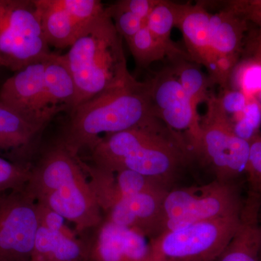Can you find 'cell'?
<instances>
[{
  "label": "cell",
  "mask_w": 261,
  "mask_h": 261,
  "mask_svg": "<svg viewBox=\"0 0 261 261\" xmlns=\"http://www.w3.org/2000/svg\"><path fill=\"white\" fill-rule=\"evenodd\" d=\"M89 151L94 167L113 173L136 171L171 189L195 160L185 141L161 121L106 136Z\"/></svg>",
  "instance_id": "obj_1"
},
{
  "label": "cell",
  "mask_w": 261,
  "mask_h": 261,
  "mask_svg": "<svg viewBox=\"0 0 261 261\" xmlns=\"http://www.w3.org/2000/svg\"><path fill=\"white\" fill-rule=\"evenodd\" d=\"M80 156L57 143L30 164L27 190L38 203L75 225L80 235L102 222V211Z\"/></svg>",
  "instance_id": "obj_2"
},
{
  "label": "cell",
  "mask_w": 261,
  "mask_h": 261,
  "mask_svg": "<svg viewBox=\"0 0 261 261\" xmlns=\"http://www.w3.org/2000/svg\"><path fill=\"white\" fill-rule=\"evenodd\" d=\"M158 121L160 120L152 111L147 82L135 80L73 108L58 143L79 155L106 136Z\"/></svg>",
  "instance_id": "obj_3"
},
{
  "label": "cell",
  "mask_w": 261,
  "mask_h": 261,
  "mask_svg": "<svg viewBox=\"0 0 261 261\" xmlns=\"http://www.w3.org/2000/svg\"><path fill=\"white\" fill-rule=\"evenodd\" d=\"M123 39L105 10L63 55L75 87V106L135 80L127 68Z\"/></svg>",
  "instance_id": "obj_4"
},
{
  "label": "cell",
  "mask_w": 261,
  "mask_h": 261,
  "mask_svg": "<svg viewBox=\"0 0 261 261\" xmlns=\"http://www.w3.org/2000/svg\"><path fill=\"white\" fill-rule=\"evenodd\" d=\"M243 203L238 182L215 178L205 185L173 187L163 202L161 233L202 221L238 216L241 214Z\"/></svg>",
  "instance_id": "obj_5"
},
{
  "label": "cell",
  "mask_w": 261,
  "mask_h": 261,
  "mask_svg": "<svg viewBox=\"0 0 261 261\" xmlns=\"http://www.w3.org/2000/svg\"><path fill=\"white\" fill-rule=\"evenodd\" d=\"M82 166L89 175L103 219L135 230L148 240L162 232L163 202L168 192L119 195L113 188L112 173L85 162Z\"/></svg>",
  "instance_id": "obj_6"
},
{
  "label": "cell",
  "mask_w": 261,
  "mask_h": 261,
  "mask_svg": "<svg viewBox=\"0 0 261 261\" xmlns=\"http://www.w3.org/2000/svg\"><path fill=\"white\" fill-rule=\"evenodd\" d=\"M240 216L202 221L164 231L149 240L147 261H214L232 239Z\"/></svg>",
  "instance_id": "obj_7"
},
{
  "label": "cell",
  "mask_w": 261,
  "mask_h": 261,
  "mask_svg": "<svg viewBox=\"0 0 261 261\" xmlns=\"http://www.w3.org/2000/svg\"><path fill=\"white\" fill-rule=\"evenodd\" d=\"M206 104L207 112L200 119V145L196 160L209 166L216 179L238 182L242 175H245L250 142L235 134L219 97L211 95Z\"/></svg>",
  "instance_id": "obj_8"
},
{
  "label": "cell",
  "mask_w": 261,
  "mask_h": 261,
  "mask_svg": "<svg viewBox=\"0 0 261 261\" xmlns=\"http://www.w3.org/2000/svg\"><path fill=\"white\" fill-rule=\"evenodd\" d=\"M34 0H0V59L13 72L51 54Z\"/></svg>",
  "instance_id": "obj_9"
},
{
  "label": "cell",
  "mask_w": 261,
  "mask_h": 261,
  "mask_svg": "<svg viewBox=\"0 0 261 261\" xmlns=\"http://www.w3.org/2000/svg\"><path fill=\"white\" fill-rule=\"evenodd\" d=\"M39 208L27 187L0 192V261H31Z\"/></svg>",
  "instance_id": "obj_10"
},
{
  "label": "cell",
  "mask_w": 261,
  "mask_h": 261,
  "mask_svg": "<svg viewBox=\"0 0 261 261\" xmlns=\"http://www.w3.org/2000/svg\"><path fill=\"white\" fill-rule=\"evenodd\" d=\"M147 84L154 116L185 141L196 160L200 145L201 118L172 67L159 72Z\"/></svg>",
  "instance_id": "obj_11"
},
{
  "label": "cell",
  "mask_w": 261,
  "mask_h": 261,
  "mask_svg": "<svg viewBox=\"0 0 261 261\" xmlns=\"http://www.w3.org/2000/svg\"><path fill=\"white\" fill-rule=\"evenodd\" d=\"M49 56L15 72L0 88V104L42 129L54 118L44 106V71Z\"/></svg>",
  "instance_id": "obj_12"
},
{
  "label": "cell",
  "mask_w": 261,
  "mask_h": 261,
  "mask_svg": "<svg viewBox=\"0 0 261 261\" xmlns=\"http://www.w3.org/2000/svg\"><path fill=\"white\" fill-rule=\"evenodd\" d=\"M81 236L87 245L88 261L148 260L147 238L107 220Z\"/></svg>",
  "instance_id": "obj_13"
},
{
  "label": "cell",
  "mask_w": 261,
  "mask_h": 261,
  "mask_svg": "<svg viewBox=\"0 0 261 261\" xmlns=\"http://www.w3.org/2000/svg\"><path fill=\"white\" fill-rule=\"evenodd\" d=\"M247 23L226 6L217 13H211V44L217 58L219 84L224 89H228L233 70L244 54Z\"/></svg>",
  "instance_id": "obj_14"
},
{
  "label": "cell",
  "mask_w": 261,
  "mask_h": 261,
  "mask_svg": "<svg viewBox=\"0 0 261 261\" xmlns=\"http://www.w3.org/2000/svg\"><path fill=\"white\" fill-rule=\"evenodd\" d=\"M210 16L204 3L180 4L176 27L182 33L191 61L203 65L212 83L219 84L217 58L211 41Z\"/></svg>",
  "instance_id": "obj_15"
},
{
  "label": "cell",
  "mask_w": 261,
  "mask_h": 261,
  "mask_svg": "<svg viewBox=\"0 0 261 261\" xmlns=\"http://www.w3.org/2000/svg\"><path fill=\"white\" fill-rule=\"evenodd\" d=\"M260 204L261 196L247 194L238 229L224 251L214 261H260Z\"/></svg>",
  "instance_id": "obj_16"
},
{
  "label": "cell",
  "mask_w": 261,
  "mask_h": 261,
  "mask_svg": "<svg viewBox=\"0 0 261 261\" xmlns=\"http://www.w3.org/2000/svg\"><path fill=\"white\" fill-rule=\"evenodd\" d=\"M44 37L49 47L69 48L89 25L75 18L61 0H34Z\"/></svg>",
  "instance_id": "obj_17"
},
{
  "label": "cell",
  "mask_w": 261,
  "mask_h": 261,
  "mask_svg": "<svg viewBox=\"0 0 261 261\" xmlns=\"http://www.w3.org/2000/svg\"><path fill=\"white\" fill-rule=\"evenodd\" d=\"M77 91L64 56L51 53L44 71V106L51 116L75 108Z\"/></svg>",
  "instance_id": "obj_18"
},
{
  "label": "cell",
  "mask_w": 261,
  "mask_h": 261,
  "mask_svg": "<svg viewBox=\"0 0 261 261\" xmlns=\"http://www.w3.org/2000/svg\"><path fill=\"white\" fill-rule=\"evenodd\" d=\"M31 261H88L82 238L39 226Z\"/></svg>",
  "instance_id": "obj_19"
},
{
  "label": "cell",
  "mask_w": 261,
  "mask_h": 261,
  "mask_svg": "<svg viewBox=\"0 0 261 261\" xmlns=\"http://www.w3.org/2000/svg\"><path fill=\"white\" fill-rule=\"evenodd\" d=\"M42 130L40 127L0 104V149L27 148Z\"/></svg>",
  "instance_id": "obj_20"
},
{
  "label": "cell",
  "mask_w": 261,
  "mask_h": 261,
  "mask_svg": "<svg viewBox=\"0 0 261 261\" xmlns=\"http://www.w3.org/2000/svg\"><path fill=\"white\" fill-rule=\"evenodd\" d=\"M179 9L178 3L159 0L151 12L146 25L152 36L167 47L173 61L178 59L192 61L187 53L179 49L171 39V31L177 23Z\"/></svg>",
  "instance_id": "obj_21"
},
{
  "label": "cell",
  "mask_w": 261,
  "mask_h": 261,
  "mask_svg": "<svg viewBox=\"0 0 261 261\" xmlns=\"http://www.w3.org/2000/svg\"><path fill=\"white\" fill-rule=\"evenodd\" d=\"M173 62L171 67L173 71L190 98L192 107L197 112L201 103L207 102L212 95L209 93V87L212 82L204 74L200 67H197V63L186 59H178Z\"/></svg>",
  "instance_id": "obj_22"
},
{
  "label": "cell",
  "mask_w": 261,
  "mask_h": 261,
  "mask_svg": "<svg viewBox=\"0 0 261 261\" xmlns=\"http://www.w3.org/2000/svg\"><path fill=\"white\" fill-rule=\"evenodd\" d=\"M111 183L115 191L121 195L161 193L171 190L160 180L130 170L113 173Z\"/></svg>",
  "instance_id": "obj_23"
},
{
  "label": "cell",
  "mask_w": 261,
  "mask_h": 261,
  "mask_svg": "<svg viewBox=\"0 0 261 261\" xmlns=\"http://www.w3.org/2000/svg\"><path fill=\"white\" fill-rule=\"evenodd\" d=\"M126 43L136 62L140 66H149L166 57L172 60V56L167 47L152 36L147 25H144Z\"/></svg>",
  "instance_id": "obj_24"
},
{
  "label": "cell",
  "mask_w": 261,
  "mask_h": 261,
  "mask_svg": "<svg viewBox=\"0 0 261 261\" xmlns=\"http://www.w3.org/2000/svg\"><path fill=\"white\" fill-rule=\"evenodd\" d=\"M231 84L234 90L257 99L261 94V65L248 57L240 61L233 70Z\"/></svg>",
  "instance_id": "obj_25"
},
{
  "label": "cell",
  "mask_w": 261,
  "mask_h": 261,
  "mask_svg": "<svg viewBox=\"0 0 261 261\" xmlns=\"http://www.w3.org/2000/svg\"><path fill=\"white\" fill-rule=\"evenodd\" d=\"M231 121L235 134L250 142L260 132L261 105L259 101L256 98H249L243 112Z\"/></svg>",
  "instance_id": "obj_26"
},
{
  "label": "cell",
  "mask_w": 261,
  "mask_h": 261,
  "mask_svg": "<svg viewBox=\"0 0 261 261\" xmlns=\"http://www.w3.org/2000/svg\"><path fill=\"white\" fill-rule=\"evenodd\" d=\"M29 174L30 164L12 162L0 157V192L25 187Z\"/></svg>",
  "instance_id": "obj_27"
},
{
  "label": "cell",
  "mask_w": 261,
  "mask_h": 261,
  "mask_svg": "<svg viewBox=\"0 0 261 261\" xmlns=\"http://www.w3.org/2000/svg\"><path fill=\"white\" fill-rule=\"evenodd\" d=\"M106 10L112 18L116 30L126 42L146 25V22L140 17L122 9L116 3L106 8Z\"/></svg>",
  "instance_id": "obj_28"
},
{
  "label": "cell",
  "mask_w": 261,
  "mask_h": 261,
  "mask_svg": "<svg viewBox=\"0 0 261 261\" xmlns=\"http://www.w3.org/2000/svg\"><path fill=\"white\" fill-rule=\"evenodd\" d=\"M247 192L261 195V132L250 142L246 171Z\"/></svg>",
  "instance_id": "obj_29"
},
{
  "label": "cell",
  "mask_w": 261,
  "mask_h": 261,
  "mask_svg": "<svg viewBox=\"0 0 261 261\" xmlns=\"http://www.w3.org/2000/svg\"><path fill=\"white\" fill-rule=\"evenodd\" d=\"M225 6L234 12L239 16L255 24L257 30L261 32V0H233L227 1Z\"/></svg>",
  "instance_id": "obj_30"
},
{
  "label": "cell",
  "mask_w": 261,
  "mask_h": 261,
  "mask_svg": "<svg viewBox=\"0 0 261 261\" xmlns=\"http://www.w3.org/2000/svg\"><path fill=\"white\" fill-rule=\"evenodd\" d=\"M219 98L225 112L231 119L243 112L249 99L240 91L229 89H224V94Z\"/></svg>",
  "instance_id": "obj_31"
},
{
  "label": "cell",
  "mask_w": 261,
  "mask_h": 261,
  "mask_svg": "<svg viewBox=\"0 0 261 261\" xmlns=\"http://www.w3.org/2000/svg\"><path fill=\"white\" fill-rule=\"evenodd\" d=\"M38 208H39L40 226L55 230V231H61L66 234L73 235L69 228L65 226V219L61 215L39 203H38Z\"/></svg>",
  "instance_id": "obj_32"
},
{
  "label": "cell",
  "mask_w": 261,
  "mask_h": 261,
  "mask_svg": "<svg viewBox=\"0 0 261 261\" xmlns=\"http://www.w3.org/2000/svg\"><path fill=\"white\" fill-rule=\"evenodd\" d=\"M159 0H122L116 5L122 9L140 17L147 23V19Z\"/></svg>",
  "instance_id": "obj_33"
},
{
  "label": "cell",
  "mask_w": 261,
  "mask_h": 261,
  "mask_svg": "<svg viewBox=\"0 0 261 261\" xmlns=\"http://www.w3.org/2000/svg\"><path fill=\"white\" fill-rule=\"evenodd\" d=\"M245 51H247L248 58L261 65V32L257 30L250 39H247L245 42Z\"/></svg>",
  "instance_id": "obj_34"
},
{
  "label": "cell",
  "mask_w": 261,
  "mask_h": 261,
  "mask_svg": "<svg viewBox=\"0 0 261 261\" xmlns=\"http://www.w3.org/2000/svg\"><path fill=\"white\" fill-rule=\"evenodd\" d=\"M259 231H260V251H259V257L261 261V204L260 212H259Z\"/></svg>",
  "instance_id": "obj_35"
},
{
  "label": "cell",
  "mask_w": 261,
  "mask_h": 261,
  "mask_svg": "<svg viewBox=\"0 0 261 261\" xmlns=\"http://www.w3.org/2000/svg\"><path fill=\"white\" fill-rule=\"evenodd\" d=\"M0 67H4V68H5L4 63H3V61H2L1 59H0Z\"/></svg>",
  "instance_id": "obj_36"
}]
</instances>
